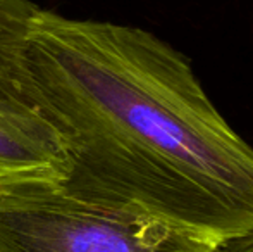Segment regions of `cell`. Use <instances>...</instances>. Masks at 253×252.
<instances>
[{
	"mask_svg": "<svg viewBox=\"0 0 253 252\" xmlns=\"http://www.w3.org/2000/svg\"><path fill=\"white\" fill-rule=\"evenodd\" d=\"M19 87L66 147L67 194L217 244L253 228V147L152 31L38 7Z\"/></svg>",
	"mask_w": 253,
	"mask_h": 252,
	"instance_id": "obj_1",
	"label": "cell"
},
{
	"mask_svg": "<svg viewBox=\"0 0 253 252\" xmlns=\"http://www.w3.org/2000/svg\"><path fill=\"white\" fill-rule=\"evenodd\" d=\"M0 252H219V244L153 216L43 187L0 194Z\"/></svg>",
	"mask_w": 253,
	"mask_h": 252,
	"instance_id": "obj_2",
	"label": "cell"
},
{
	"mask_svg": "<svg viewBox=\"0 0 253 252\" xmlns=\"http://www.w3.org/2000/svg\"><path fill=\"white\" fill-rule=\"evenodd\" d=\"M71 161L53 126L31 104L0 99V194L60 187Z\"/></svg>",
	"mask_w": 253,
	"mask_h": 252,
	"instance_id": "obj_3",
	"label": "cell"
},
{
	"mask_svg": "<svg viewBox=\"0 0 253 252\" xmlns=\"http://www.w3.org/2000/svg\"><path fill=\"white\" fill-rule=\"evenodd\" d=\"M37 10L31 0H0V99L24 101L19 87L21 59Z\"/></svg>",
	"mask_w": 253,
	"mask_h": 252,
	"instance_id": "obj_4",
	"label": "cell"
},
{
	"mask_svg": "<svg viewBox=\"0 0 253 252\" xmlns=\"http://www.w3.org/2000/svg\"><path fill=\"white\" fill-rule=\"evenodd\" d=\"M219 252H253V228L240 237L220 242Z\"/></svg>",
	"mask_w": 253,
	"mask_h": 252,
	"instance_id": "obj_5",
	"label": "cell"
}]
</instances>
